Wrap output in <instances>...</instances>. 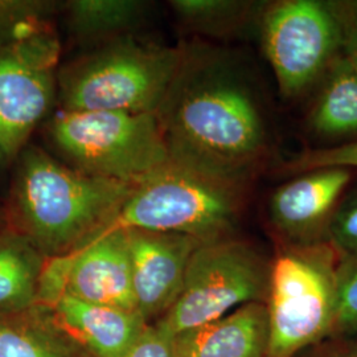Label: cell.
<instances>
[{"label":"cell","instance_id":"1","mask_svg":"<svg viewBox=\"0 0 357 357\" xmlns=\"http://www.w3.org/2000/svg\"><path fill=\"white\" fill-rule=\"evenodd\" d=\"M156 110L169 160L249 190L273 167L268 106L236 52L193 40Z\"/></svg>","mask_w":357,"mask_h":357},{"label":"cell","instance_id":"2","mask_svg":"<svg viewBox=\"0 0 357 357\" xmlns=\"http://www.w3.org/2000/svg\"><path fill=\"white\" fill-rule=\"evenodd\" d=\"M6 227L47 258L68 255L114 225L131 184L97 178L36 146L16 159Z\"/></svg>","mask_w":357,"mask_h":357},{"label":"cell","instance_id":"3","mask_svg":"<svg viewBox=\"0 0 357 357\" xmlns=\"http://www.w3.org/2000/svg\"><path fill=\"white\" fill-rule=\"evenodd\" d=\"M181 44L163 45L135 35L91 47L60 65L59 109L155 114L181 60Z\"/></svg>","mask_w":357,"mask_h":357},{"label":"cell","instance_id":"4","mask_svg":"<svg viewBox=\"0 0 357 357\" xmlns=\"http://www.w3.org/2000/svg\"><path fill=\"white\" fill-rule=\"evenodd\" d=\"M248 191L169 160L132 184L115 225L216 241L234 236Z\"/></svg>","mask_w":357,"mask_h":357},{"label":"cell","instance_id":"5","mask_svg":"<svg viewBox=\"0 0 357 357\" xmlns=\"http://www.w3.org/2000/svg\"><path fill=\"white\" fill-rule=\"evenodd\" d=\"M339 255L330 243L278 245L271 258L268 357H295L331 337L337 314Z\"/></svg>","mask_w":357,"mask_h":357},{"label":"cell","instance_id":"6","mask_svg":"<svg viewBox=\"0 0 357 357\" xmlns=\"http://www.w3.org/2000/svg\"><path fill=\"white\" fill-rule=\"evenodd\" d=\"M45 130L66 165L97 178L132 185L169 162L155 114L59 109Z\"/></svg>","mask_w":357,"mask_h":357},{"label":"cell","instance_id":"7","mask_svg":"<svg viewBox=\"0 0 357 357\" xmlns=\"http://www.w3.org/2000/svg\"><path fill=\"white\" fill-rule=\"evenodd\" d=\"M271 258L236 236L203 243L193 252L181 291L155 321L172 336L211 323L249 303H266Z\"/></svg>","mask_w":357,"mask_h":357},{"label":"cell","instance_id":"8","mask_svg":"<svg viewBox=\"0 0 357 357\" xmlns=\"http://www.w3.org/2000/svg\"><path fill=\"white\" fill-rule=\"evenodd\" d=\"M60 54L51 20L26 23L0 40V166L16 162L51 113Z\"/></svg>","mask_w":357,"mask_h":357},{"label":"cell","instance_id":"9","mask_svg":"<svg viewBox=\"0 0 357 357\" xmlns=\"http://www.w3.org/2000/svg\"><path fill=\"white\" fill-rule=\"evenodd\" d=\"M258 35L286 100L314 91L343 53L342 26L330 0L266 1Z\"/></svg>","mask_w":357,"mask_h":357},{"label":"cell","instance_id":"10","mask_svg":"<svg viewBox=\"0 0 357 357\" xmlns=\"http://www.w3.org/2000/svg\"><path fill=\"white\" fill-rule=\"evenodd\" d=\"M137 311L125 229L112 225L68 255L45 259L38 283V306L60 296Z\"/></svg>","mask_w":357,"mask_h":357},{"label":"cell","instance_id":"11","mask_svg":"<svg viewBox=\"0 0 357 357\" xmlns=\"http://www.w3.org/2000/svg\"><path fill=\"white\" fill-rule=\"evenodd\" d=\"M355 169L324 167L298 174L270 195L268 220L278 245L328 243L333 217L354 183Z\"/></svg>","mask_w":357,"mask_h":357},{"label":"cell","instance_id":"12","mask_svg":"<svg viewBox=\"0 0 357 357\" xmlns=\"http://www.w3.org/2000/svg\"><path fill=\"white\" fill-rule=\"evenodd\" d=\"M123 229L135 308L143 320L151 324L163 318L176 302L192 255L203 243L176 233Z\"/></svg>","mask_w":357,"mask_h":357},{"label":"cell","instance_id":"13","mask_svg":"<svg viewBox=\"0 0 357 357\" xmlns=\"http://www.w3.org/2000/svg\"><path fill=\"white\" fill-rule=\"evenodd\" d=\"M47 310L65 336L94 357L123 356L147 326L137 311L88 303L68 295Z\"/></svg>","mask_w":357,"mask_h":357},{"label":"cell","instance_id":"14","mask_svg":"<svg viewBox=\"0 0 357 357\" xmlns=\"http://www.w3.org/2000/svg\"><path fill=\"white\" fill-rule=\"evenodd\" d=\"M268 310L249 303L228 315L176 333L174 357H268Z\"/></svg>","mask_w":357,"mask_h":357},{"label":"cell","instance_id":"15","mask_svg":"<svg viewBox=\"0 0 357 357\" xmlns=\"http://www.w3.org/2000/svg\"><path fill=\"white\" fill-rule=\"evenodd\" d=\"M307 114V126L324 141H357V70L342 53L318 86Z\"/></svg>","mask_w":357,"mask_h":357},{"label":"cell","instance_id":"16","mask_svg":"<svg viewBox=\"0 0 357 357\" xmlns=\"http://www.w3.org/2000/svg\"><path fill=\"white\" fill-rule=\"evenodd\" d=\"M70 36L96 47L114 38L135 35L143 24L149 3L139 0H70L63 6Z\"/></svg>","mask_w":357,"mask_h":357},{"label":"cell","instance_id":"17","mask_svg":"<svg viewBox=\"0 0 357 357\" xmlns=\"http://www.w3.org/2000/svg\"><path fill=\"white\" fill-rule=\"evenodd\" d=\"M47 257L22 234L0 230V317L38 305V283Z\"/></svg>","mask_w":357,"mask_h":357},{"label":"cell","instance_id":"18","mask_svg":"<svg viewBox=\"0 0 357 357\" xmlns=\"http://www.w3.org/2000/svg\"><path fill=\"white\" fill-rule=\"evenodd\" d=\"M178 23L199 36L230 40L258 32L266 1L172 0L168 3Z\"/></svg>","mask_w":357,"mask_h":357},{"label":"cell","instance_id":"19","mask_svg":"<svg viewBox=\"0 0 357 357\" xmlns=\"http://www.w3.org/2000/svg\"><path fill=\"white\" fill-rule=\"evenodd\" d=\"M47 308L0 317V357H75Z\"/></svg>","mask_w":357,"mask_h":357},{"label":"cell","instance_id":"20","mask_svg":"<svg viewBox=\"0 0 357 357\" xmlns=\"http://www.w3.org/2000/svg\"><path fill=\"white\" fill-rule=\"evenodd\" d=\"M324 167H344L357 169V141L318 149H307L289 160L277 165L275 174L293 178L298 174Z\"/></svg>","mask_w":357,"mask_h":357},{"label":"cell","instance_id":"21","mask_svg":"<svg viewBox=\"0 0 357 357\" xmlns=\"http://www.w3.org/2000/svg\"><path fill=\"white\" fill-rule=\"evenodd\" d=\"M337 281V314L332 336H355L357 335V258H339Z\"/></svg>","mask_w":357,"mask_h":357},{"label":"cell","instance_id":"22","mask_svg":"<svg viewBox=\"0 0 357 357\" xmlns=\"http://www.w3.org/2000/svg\"><path fill=\"white\" fill-rule=\"evenodd\" d=\"M57 8L54 1L44 0H0V40L31 22L51 20Z\"/></svg>","mask_w":357,"mask_h":357},{"label":"cell","instance_id":"23","mask_svg":"<svg viewBox=\"0 0 357 357\" xmlns=\"http://www.w3.org/2000/svg\"><path fill=\"white\" fill-rule=\"evenodd\" d=\"M328 243L339 258H357V188L347 193L333 217Z\"/></svg>","mask_w":357,"mask_h":357},{"label":"cell","instance_id":"24","mask_svg":"<svg viewBox=\"0 0 357 357\" xmlns=\"http://www.w3.org/2000/svg\"><path fill=\"white\" fill-rule=\"evenodd\" d=\"M174 336L158 323L147 324L122 357H174Z\"/></svg>","mask_w":357,"mask_h":357},{"label":"cell","instance_id":"25","mask_svg":"<svg viewBox=\"0 0 357 357\" xmlns=\"http://www.w3.org/2000/svg\"><path fill=\"white\" fill-rule=\"evenodd\" d=\"M343 33V54L357 70V16L349 7L348 0H330Z\"/></svg>","mask_w":357,"mask_h":357},{"label":"cell","instance_id":"26","mask_svg":"<svg viewBox=\"0 0 357 357\" xmlns=\"http://www.w3.org/2000/svg\"><path fill=\"white\" fill-rule=\"evenodd\" d=\"M295 357H357V335L332 336Z\"/></svg>","mask_w":357,"mask_h":357},{"label":"cell","instance_id":"27","mask_svg":"<svg viewBox=\"0 0 357 357\" xmlns=\"http://www.w3.org/2000/svg\"><path fill=\"white\" fill-rule=\"evenodd\" d=\"M348 3H349V7L352 8V11L357 16V0H348Z\"/></svg>","mask_w":357,"mask_h":357},{"label":"cell","instance_id":"28","mask_svg":"<svg viewBox=\"0 0 357 357\" xmlns=\"http://www.w3.org/2000/svg\"><path fill=\"white\" fill-rule=\"evenodd\" d=\"M6 228V218H4V213L3 211H0V230Z\"/></svg>","mask_w":357,"mask_h":357}]
</instances>
